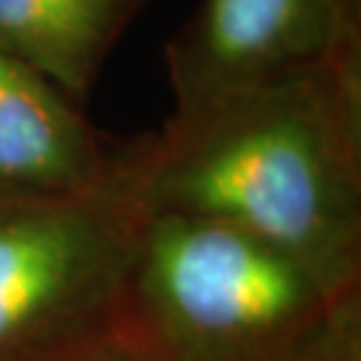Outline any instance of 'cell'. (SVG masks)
Returning <instances> with one entry per match:
<instances>
[{"mask_svg": "<svg viewBox=\"0 0 361 361\" xmlns=\"http://www.w3.org/2000/svg\"><path fill=\"white\" fill-rule=\"evenodd\" d=\"M65 361H158V359L145 348L137 337L131 335L129 329L118 326L116 332L110 337H104L102 343H97V345L86 348L83 353L70 356Z\"/></svg>", "mask_w": 361, "mask_h": 361, "instance_id": "obj_8", "label": "cell"}, {"mask_svg": "<svg viewBox=\"0 0 361 361\" xmlns=\"http://www.w3.org/2000/svg\"><path fill=\"white\" fill-rule=\"evenodd\" d=\"M150 0H0V51L89 104L118 40Z\"/></svg>", "mask_w": 361, "mask_h": 361, "instance_id": "obj_6", "label": "cell"}, {"mask_svg": "<svg viewBox=\"0 0 361 361\" xmlns=\"http://www.w3.org/2000/svg\"><path fill=\"white\" fill-rule=\"evenodd\" d=\"M142 217L129 169L99 193L0 195V361H65L116 332Z\"/></svg>", "mask_w": 361, "mask_h": 361, "instance_id": "obj_3", "label": "cell"}, {"mask_svg": "<svg viewBox=\"0 0 361 361\" xmlns=\"http://www.w3.org/2000/svg\"><path fill=\"white\" fill-rule=\"evenodd\" d=\"M361 54V0H201L166 40L171 116Z\"/></svg>", "mask_w": 361, "mask_h": 361, "instance_id": "obj_4", "label": "cell"}, {"mask_svg": "<svg viewBox=\"0 0 361 361\" xmlns=\"http://www.w3.org/2000/svg\"><path fill=\"white\" fill-rule=\"evenodd\" d=\"M131 137L91 123L86 107L0 51V195H83L123 182Z\"/></svg>", "mask_w": 361, "mask_h": 361, "instance_id": "obj_5", "label": "cell"}, {"mask_svg": "<svg viewBox=\"0 0 361 361\" xmlns=\"http://www.w3.org/2000/svg\"><path fill=\"white\" fill-rule=\"evenodd\" d=\"M145 214L180 212L255 233L332 295L361 281V54L235 91L134 134Z\"/></svg>", "mask_w": 361, "mask_h": 361, "instance_id": "obj_1", "label": "cell"}, {"mask_svg": "<svg viewBox=\"0 0 361 361\" xmlns=\"http://www.w3.org/2000/svg\"><path fill=\"white\" fill-rule=\"evenodd\" d=\"M286 361H361L359 292L343 297Z\"/></svg>", "mask_w": 361, "mask_h": 361, "instance_id": "obj_7", "label": "cell"}, {"mask_svg": "<svg viewBox=\"0 0 361 361\" xmlns=\"http://www.w3.org/2000/svg\"><path fill=\"white\" fill-rule=\"evenodd\" d=\"M343 297L244 228L150 212L121 326L158 361H286Z\"/></svg>", "mask_w": 361, "mask_h": 361, "instance_id": "obj_2", "label": "cell"}]
</instances>
